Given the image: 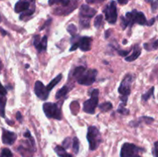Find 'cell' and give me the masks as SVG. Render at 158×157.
Returning <instances> with one entry per match:
<instances>
[{
    "label": "cell",
    "mask_w": 158,
    "mask_h": 157,
    "mask_svg": "<svg viewBox=\"0 0 158 157\" xmlns=\"http://www.w3.org/2000/svg\"><path fill=\"white\" fill-rule=\"evenodd\" d=\"M0 33H2V36H5L7 34L5 30H4L3 29H2V28H0Z\"/></svg>",
    "instance_id": "obj_43"
},
{
    "label": "cell",
    "mask_w": 158,
    "mask_h": 157,
    "mask_svg": "<svg viewBox=\"0 0 158 157\" xmlns=\"http://www.w3.org/2000/svg\"><path fill=\"white\" fill-rule=\"evenodd\" d=\"M51 22H52V19H49V20H48V21H46V23L44 24V25H43V26H42L41 29H40V30H43V29H44L46 28V27L48 25H49V23H50Z\"/></svg>",
    "instance_id": "obj_38"
},
{
    "label": "cell",
    "mask_w": 158,
    "mask_h": 157,
    "mask_svg": "<svg viewBox=\"0 0 158 157\" xmlns=\"http://www.w3.org/2000/svg\"><path fill=\"white\" fill-rule=\"evenodd\" d=\"M0 22H1V17H0Z\"/></svg>",
    "instance_id": "obj_49"
},
{
    "label": "cell",
    "mask_w": 158,
    "mask_h": 157,
    "mask_svg": "<svg viewBox=\"0 0 158 157\" xmlns=\"http://www.w3.org/2000/svg\"><path fill=\"white\" fill-rule=\"evenodd\" d=\"M91 91V90H90ZM91 98L88 100L85 101L83 103V111L89 114H93L95 113V109L97 108L99 102V90H93L90 93Z\"/></svg>",
    "instance_id": "obj_5"
},
{
    "label": "cell",
    "mask_w": 158,
    "mask_h": 157,
    "mask_svg": "<svg viewBox=\"0 0 158 157\" xmlns=\"http://www.w3.org/2000/svg\"><path fill=\"white\" fill-rule=\"evenodd\" d=\"M29 7V2L27 0H19L15 6V12L17 13L26 11Z\"/></svg>",
    "instance_id": "obj_14"
},
{
    "label": "cell",
    "mask_w": 158,
    "mask_h": 157,
    "mask_svg": "<svg viewBox=\"0 0 158 157\" xmlns=\"http://www.w3.org/2000/svg\"><path fill=\"white\" fill-rule=\"evenodd\" d=\"M105 13V18L106 20L109 23L114 24L116 23L117 20V6L116 2L114 1H111L110 4H108L106 6V8L103 10Z\"/></svg>",
    "instance_id": "obj_7"
},
{
    "label": "cell",
    "mask_w": 158,
    "mask_h": 157,
    "mask_svg": "<svg viewBox=\"0 0 158 157\" xmlns=\"http://www.w3.org/2000/svg\"><path fill=\"white\" fill-rule=\"evenodd\" d=\"M151 49H158V39H156V41L153 42L151 45Z\"/></svg>",
    "instance_id": "obj_35"
},
{
    "label": "cell",
    "mask_w": 158,
    "mask_h": 157,
    "mask_svg": "<svg viewBox=\"0 0 158 157\" xmlns=\"http://www.w3.org/2000/svg\"><path fill=\"white\" fill-rule=\"evenodd\" d=\"M99 108L101 110L102 112H108L110 109H112L113 105L111 102H106L104 103H102L99 105Z\"/></svg>",
    "instance_id": "obj_21"
},
{
    "label": "cell",
    "mask_w": 158,
    "mask_h": 157,
    "mask_svg": "<svg viewBox=\"0 0 158 157\" xmlns=\"http://www.w3.org/2000/svg\"><path fill=\"white\" fill-rule=\"evenodd\" d=\"M6 94H7L6 90L5 87H4L1 84V82H0V96H5Z\"/></svg>",
    "instance_id": "obj_31"
},
{
    "label": "cell",
    "mask_w": 158,
    "mask_h": 157,
    "mask_svg": "<svg viewBox=\"0 0 158 157\" xmlns=\"http://www.w3.org/2000/svg\"><path fill=\"white\" fill-rule=\"evenodd\" d=\"M97 11L94 9L91 8L88 5H82L79 10V18L83 19H92L96 15Z\"/></svg>",
    "instance_id": "obj_11"
},
{
    "label": "cell",
    "mask_w": 158,
    "mask_h": 157,
    "mask_svg": "<svg viewBox=\"0 0 158 157\" xmlns=\"http://www.w3.org/2000/svg\"><path fill=\"white\" fill-rule=\"evenodd\" d=\"M154 22H155V19H150V21L147 22V25H152L153 23H154Z\"/></svg>",
    "instance_id": "obj_41"
},
{
    "label": "cell",
    "mask_w": 158,
    "mask_h": 157,
    "mask_svg": "<svg viewBox=\"0 0 158 157\" xmlns=\"http://www.w3.org/2000/svg\"><path fill=\"white\" fill-rule=\"evenodd\" d=\"M16 119H17L18 121H19L20 123L22 122V116H21L20 112H17V113H16Z\"/></svg>",
    "instance_id": "obj_37"
},
{
    "label": "cell",
    "mask_w": 158,
    "mask_h": 157,
    "mask_svg": "<svg viewBox=\"0 0 158 157\" xmlns=\"http://www.w3.org/2000/svg\"><path fill=\"white\" fill-rule=\"evenodd\" d=\"M33 44L39 52L45 51L47 46V37L45 36L42 39H40V35H37L34 36Z\"/></svg>",
    "instance_id": "obj_10"
},
{
    "label": "cell",
    "mask_w": 158,
    "mask_h": 157,
    "mask_svg": "<svg viewBox=\"0 0 158 157\" xmlns=\"http://www.w3.org/2000/svg\"><path fill=\"white\" fill-rule=\"evenodd\" d=\"M87 3L89 4H92V3H96V2H103L104 0H86Z\"/></svg>",
    "instance_id": "obj_36"
},
{
    "label": "cell",
    "mask_w": 158,
    "mask_h": 157,
    "mask_svg": "<svg viewBox=\"0 0 158 157\" xmlns=\"http://www.w3.org/2000/svg\"><path fill=\"white\" fill-rule=\"evenodd\" d=\"M25 68H29V65L28 64L25 65Z\"/></svg>",
    "instance_id": "obj_46"
},
{
    "label": "cell",
    "mask_w": 158,
    "mask_h": 157,
    "mask_svg": "<svg viewBox=\"0 0 158 157\" xmlns=\"http://www.w3.org/2000/svg\"><path fill=\"white\" fill-rule=\"evenodd\" d=\"M132 83V76L130 75H127L120 83V87L118 89L119 93L121 95L122 103L124 105H126L128 96L130 94V88H131Z\"/></svg>",
    "instance_id": "obj_4"
},
{
    "label": "cell",
    "mask_w": 158,
    "mask_h": 157,
    "mask_svg": "<svg viewBox=\"0 0 158 157\" xmlns=\"http://www.w3.org/2000/svg\"><path fill=\"white\" fill-rule=\"evenodd\" d=\"M87 138L90 145V149L92 151L97 149L102 141L100 131L96 126L89 127Z\"/></svg>",
    "instance_id": "obj_3"
},
{
    "label": "cell",
    "mask_w": 158,
    "mask_h": 157,
    "mask_svg": "<svg viewBox=\"0 0 158 157\" xmlns=\"http://www.w3.org/2000/svg\"><path fill=\"white\" fill-rule=\"evenodd\" d=\"M2 67H3V65H2V61H1V59H0V72H1V70L2 69Z\"/></svg>",
    "instance_id": "obj_44"
},
{
    "label": "cell",
    "mask_w": 158,
    "mask_h": 157,
    "mask_svg": "<svg viewBox=\"0 0 158 157\" xmlns=\"http://www.w3.org/2000/svg\"><path fill=\"white\" fill-rule=\"evenodd\" d=\"M92 41H93V39L90 37H87V36L79 38V39H78L77 40V43L79 44V48L82 51H84V52L90 51L91 49Z\"/></svg>",
    "instance_id": "obj_13"
},
{
    "label": "cell",
    "mask_w": 158,
    "mask_h": 157,
    "mask_svg": "<svg viewBox=\"0 0 158 157\" xmlns=\"http://www.w3.org/2000/svg\"><path fill=\"white\" fill-rule=\"evenodd\" d=\"M67 31L70 33V35H72L73 36H74L76 35V32H77V28L75 25L73 24H70L68 27H67Z\"/></svg>",
    "instance_id": "obj_26"
},
{
    "label": "cell",
    "mask_w": 158,
    "mask_h": 157,
    "mask_svg": "<svg viewBox=\"0 0 158 157\" xmlns=\"http://www.w3.org/2000/svg\"><path fill=\"white\" fill-rule=\"evenodd\" d=\"M62 78H63V75H62L61 74H60V75H57L56 78H54L53 79H52V80L51 81L49 84H48L47 86H46V89H47L48 91L50 92L51 90H52V89H53L54 87H55L56 86L57 84L60 82V81H61Z\"/></svg>",
    "instance_id": "obj_16"
},
{
    "label": "cell",
    "mask_w": 158,
    "mask_h": 157,
    "mask_svg": "<svg viewBox=\"0 0 158 157\" xmlns=\"http://www.w3.org/2000/svg\"><path fill=\"white\" fill-rule=\"evenodd\" d=\"M157 8H158V0H156V1H155V2H153V3H152V11L155 12V10H156Z\"/></svg>",
    "instance_id": "obj_34"
},
{
    "label": "cell",
    "mask_w": 158,
    "mask_h": 157,
    "mask_svg": "<svg viewBox=\"0 0 158 157\" xmlns=\"http://www.w3.org/2000/svg\"><path fill=\"white\" fill-rule=\"evenodd\" d=\"M103 16L102 15H99L96 17L94 20V26L96 27L97 29H100L102 25V22H103Z\"/></svg>",
    "instance_id": "obj_24"
},
{
    "label": "cell",
    "mask_w": 158,
    "mask_h": 157,
    "mask_svg": "<svg viewBox=\"0 0 158 157\" xmlns=\"http://www.w3.org/2000/svg\"><path fill=\"white\" fill-rule=\"evenodd\" d=\"M35 94L37 97L40 98L42 100H46L49 95V92L48 91L46 87L43 85V83L40 81H37L35 83V88H34Z\"/></svg>",
    "instance_id": "obj_9"
},
{
    "label": "cell",
    "mask_w": 158,
    "mask_h": 157,
    "mask_svg": "<svg viewBox=\"0 0 158 157\" xmlns=\"http://www.w3.org/2000/svg\"><path fill=\"white\" fill-rule=\"evenodd\" d=\"M124 106H125V105H123H123H122V104H120V105L119 106L118 109H117V112H118L119 113H120V114H122V115L129 114V113H130V111H129L127 109L125 108Z\"/></svg>",
    "instance_id": "obj_28"
},
{
    "label": "cell",
    "mask_w": 158,
    "mask_h": 157,
    "mask_svg": "<svg viewBox=\"0 0 158 157\" xmlns=\"http://www.w3.org/2000/svg\"><path fill=\"white\" fill-rule=\"evenodd\" d=\"M54 150H55V152H56V154L60 157H73L72 155H70V154L67 153L66 152V149L63 146H56L55 147V149H54Z\"/></svg>",
    "instance_id": "obj_17"
},
{
    "label": "cell",
    "mask_w": 158,
    "mask_h": 157,
    "mask_svg": "<svg viewBox=\"0 0 158 157\" xmlns=\"http://www.w3.org/2000/svg\"><path fill=\"white\" fill-rule=\"evenodd\" d=\"M126 39H124V40H123V44H126Z\"/></svg>",
    "instance_id": "obj_45"
},
{
    "label": "cell",
    "mask_w": 158,
    "mask_h": 157,
    "mask_svg": "<svg viewBox=\"0 0 158 157\" xmlns=\"http://www.w3.org/2000/svg\"><path fill=\"white\" fill-rule=\"evenodd\" d=\"M68 92H69L68 87H67V86H63V88H61L60 90L57 91L56 94V99H60V98L63 97V96H65L68 93Z\"/></svg>",
    "instance_id": "obj_18"
},
{
    "label": "cell",
    "mask_w": 158,
    "mask_h": 157,
    "mask_svg": "<svg viewBox=\"0 0 158 157\" xmlns=\"http://www.w3.org/2000/svg\"><path fill=\"white\" fill-rule=\"evenodd\" d=\"M70 143H71V138L68 137V138L65 139V140H64L63 143V147L65 149H68V148H70Z\"/></svg>",
    "instance_id": "obj_29"
},
{
    "label": "cell",
    "mask_w": 158,
    "mask_h": 157,
    "mask_svg": "<svg viewBox=\"0 0 158 157\" xmlns=\"http://www.w3.org/2000/svg\"><path fill=\"white\" fill-rule=\"evenodd\" d=\"M135 157H141V156H140V155H136V156H135Z\"/></svg>",
    "instance_id": "obj_48"
},
{
    "label": "cell",
    "mask_w": 158,
    "mask_h": 157,
    "mask_svg": "<svg viewBox=\"0 0 158 157\" xmlns=\"http://www.w3.org/2000/svg\"><path fill=\"white\" fill-rule=\"evenodd\" d=\"M43 111L48 118H53L56 120H62L61 109L59 107L58 104L52 103V102H46L43 104Z\"/></svg>",
    "instance_id": "obj_6"
},
{
    "label": "cell",
    "mask_w": 158,
    "mask_h": 157,
    "mask_svg": "<svg viewBox=\"0 0 158 157\" xmlns=\"http://www.w3.org/2000/svg\"><path fill=\"white\" fill-rule=\"evenodd\" d=\"M141 53V48L139 47L138 45H136V46L133 47V52H132L131 55L128 56H126V58H125V60L127 62L134 61V60H136L140 56Z\"/></svg>",
    "instance_id": "obj_15"
},
{
    "label": "cell",
    "mask_w": 158,
    "mask_h": 157,
    "mask_svg": "<svg viewBox=\"0 0 158 157\" xmlns=\"http://www.w3.org/2000/svg\"><path fill=\"white\" fill-rule=\"evenodd\" d=\"M79 142L77 137H74L73 140V150L75 154H77L79 152Z\"/></svg>",
    "instance_id": "obj_22"
},
{
    "label": "cell",
    "mask_w": 158,
    "mask_h": 157,
    "mask_svg": "<svg viewBox=\"0 0 158 157\" xmlns=\"http://www.w3.org/2000/svg\"><path fill=\"white\" fill-rule=\"evenodd\" d=\"M117 2L120 4V5H126L128 2V0H117Z\"/></svg>",
    "instance_id": "obj_39"
},
{
    "label": "cell",
    "mask_w": 158,
    "mask_h": 157,
    "mask_svg": "<svg viewBox=\"0 0 158 157\" xmlns=\"http://www.w3.org/2000/svg\"><path fill=\"white\" fill-rule=\"evenodd\" d=\"M134 23L141 25H147V21L144 13L133 10L131 13H126V17H121V27L123 29H125L127 26L131 27Z\"/></svg>",
    "instance_id": "obj_2"
},
{
    "label": "cell",
    "mask_w": 158,
    "mask_h": 157,
    "mask_svg": "<svg viewBox=\"0 0 158 157\" xmlns=\"http://www.w3.org/2000/svg\"><path fill=\"white\" fill-rule=\"evenodd\" d=\"M29 1H30V2H33L34 1H35V0H29Z\"/></svg>",
    "instance_id": "obj_47"
},
{
    "label": "cell",
    "mask_w": 158,
    "mask_h": 157,
    "mask_svg": "<svg viewBox=\"0 0 158 157\" xmlns=\"http://www.w3.org/2000/svg\"><path fill=\"white\" fill-rule=\"evenodd\" d=\"M90 20L89 19H83V18H79V22L83 28H89L90 27Z\"/></svg>",
    "instance_id": "obj_27"
},
{
    "label": "cell",
    "mask_w": 158,
    "mask_h": 157,
    "mask_svg": "<svg viewBox=\"0 0 158 157\" xmlns=\"http://www.w3.org/2000/svg\"><path fill=\"white\" fill-rule=\"evenodd\" d=\"M153 154L155 157H158V142L154 143V149H153Z\"/></svg>",
    "instance_id": "obj_32"
},
{
    "label": "cell",
    "mask_w": 158,
    "mask_h": 157,
    "mask_svg": "<svg viewBox=\"0 0 158 157\" xmlns=\"http://www.w3.org/2000/svg\"><path fill=\"white\" fill-rule=\"evenodd\" d=\"M24 137H25V138H31V134H30V132L29 130H27L26 132L24 133Z\"/></svg>",
    "instance_id": "obj_40"
},
{
    "label": "cell",
    "mask_w": 158,
    "mask_h": 157,
    "mask_svg": "<svg viewBox=\"0 0 158 157\" xmlns=\"http://www.w3.org/2000/svg\"><path fill=\"white\" fill-rule=\"evenodd\" d=\"M0 157H13V153H12L10 149H9L8 148H4L1 151Z\"/></svg>",
    "instance_id": "obj_25"
},
{
    "label": "cell",
    "mask_w": 158,
    "mask_h": 157,
    "mask_svg": "<svg viewBox=\"0 0 158 157\" xmlns=\"http://www.w3.org/2000/svg\"><path fill=\"white\" fill-rule=\"evenodd\" d=\"M70 3V0H49V4L50 6L55 5V4H60L63 7H65Z\"/></svg>",
    "instance_id": "obj_19"
},
{
    "label": "cell",
    "mask_w": 158,
    "mask_h": 157,
    "mask_svg": "<svg viewBox=\"0 0 158 157\" xmlns=\"http://www.w3.org/2000/svg\"><path fill=\"white\" fill-rule=\"evenodd\" d=\"M6 99L5 97H0V116L5 117V106Z\"/></svg>",
    "instance_id": "obj_20"
},
{
    "label": "cell",
    "mask_w": 158,
    "mask_h": 157,
    "mask_svg": "<svg viewBox=\"0 0 158 157\" xmlns=\"http://www.w3.org/2000/svg\"><path fill=\"white\" fill-rule=\"evenodd\" d=\"M2 143L6 145H13L17 139V135L16 133L6 129H2Z\"/></svg>",
    "instance_id": "obj_12"
},
{
    "label": "cell",
    "mask_w": 158,
    "mask_h": 157,
    "mask_svg": "<svg viewBox=\"0 0 158 157\" xmlns=\"http://www.w3.org/2000/svg\"><path fill=\"white\" fill-rule=\"evenodd\" d=\"M153 90H154V87H152L149 91H147L145 94H144L142 96V100L144 102H147L149 99L150 98V96H153Z\"/></svg>",
    "instance_id": "obj_23"
},
{
    "label": "cell",
    "mask_w": 158,
    "mask_h": 157,
    "mask_svg": "<svg viewBox=\"0 0 158 157\" xmlns=\"http://www.w3.org/2000/svg\"><path fill=\"white\" fill-rule=\"evenodd\" d=\"M33 13H34V10H29V11L23 12V13L20 15V17H19V19H23V18H25V16H31V15L33 14Z\"/></svg>",
    "instance_id": "obj_30"
},
{
    "label": "cell",
    "mask_w": 158,
    "mask_h": 157,
    "mask_svg": "<svg viewBox=\"0 0 158 157\" xmlns=\"http://www.w3.org/2000/svg\"><path fill=\"white\" fill-rule=\"evenodd\" d=\"M141 150V148L137 147L134 144L124 143L120 151V157H135L137 155V152Z\"/></svg>",
    "instance_id": "obj_8"
},
{
    "label": "cell",
    "mask_w": 158,
    "mask_h": 157,
    "mask_svg": "<svg viewBox=\"0 0 158 157\" xmlns=\"http://www.w3.org/2000/svg\"><path fill=\"white\" fill-rule=\"evenodd\" d=\"M73 75L78 83L90 86L96 80L97 71L96 69H87L84 66H78L74 69Z\"/></svg>",
    "instance_id": "obj_1"
},
{
    "label": "cell",
    "mask_w": 158,
    "mask_h": 157,
    "mask_svg": "<svg viewBox=\"0 0 158 157\" xmlns=\"http://www.w3.org/2000/svg\"><path fill=\"white\" fill-rule=\"evenodd\" d=\"M110 33H111L110 30H107V31L105 33V38H106V39H108V38H109L110 35Z\"/></svg>",
    "instance_id": "obj_42"
},
{
    "label": "cell",
    "mask_w": 158,
    "mask_h": 157,
    "mask_svg": "<svg viewBox=\"0 0 158 157\" xmlns=\"http://www.w3.org/2000/svg\"><path fill=\"white\" fill-rule=\"evenodd\" d=\"M130 52V50H126V51H124V50H119L118 51V53L120 54V56H126L128 55Z\"/></svg>",
    "instance_id": "obj_33"
}]
</instances>
